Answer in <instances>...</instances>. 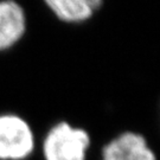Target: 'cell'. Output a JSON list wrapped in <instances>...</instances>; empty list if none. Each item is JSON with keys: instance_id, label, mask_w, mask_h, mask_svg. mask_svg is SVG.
<instances>
[{"instance_id": "6da1fadb", "label": "cell", "mask_w": 160, "mask_h": 160, "mask_svg": "<svg viewBox=\"0 0 160 160\" xmlns=\"http://www.w3.org/2000/svg\"><path fill=\"white\" fill-rule=\"evenodd\" d=\"M92 146V135L84 127L67 120L53 123L40 143L44 160H87Z\"/></svg>"}, {"instance_id": "7a4b0ae2", "label": "cell", "mask_w": 160, "mask_h": 160, "mask_svg": "<svg viewBox=\"0 0 160 160\" xmlns=\"http://www.w3.org/2000/svg\"><path fill=\"white\" fill-rule=\"evenodd\" d=\"M36 149L31 123L17 113H0V160H28Z\"/></svg>"}, {"instance_id": "3957f363", "label": "cell", "mask_w": 160, "mask_h": 160, "mask_svg": "<svg viewBox=\"0 0 160 160\" xmlns=\"http://www.w3.org/2000/svg\"><path fill=\"white\" fill-rule=\"evenodd\" d=\"M101 160H158L147 138L135 131H123L104 143Z\"/></svg>"}, {"instance_id": "277c9868", "label": "cell", "mask_w": 160, "mask_h": 160, "mask_svg": "<svg viewBox=\"0 0 160 160\" xmlns=\"http://www.w3.org/2000/svg\"><path fill=\"white\" fill-rule=\"evenodd\" d=\"M28 13L17 0H0V52L12 50L28 32Z\"/></svg>"}, {"instance_id": "5b68a950", "label": "cell", "mask_w": 160, "mask_h": 160, "mask_svg": "<svg viewBox=\"0 0 160 160\" xmlns=\"http://www.w3.org/2000/svg\"><path fill=\"white\" fill-rule=\"evenodd\" d=\"M43 2L59 22L78 25L92 20L103 7L104 0H43Z\"/></svg>"}]
</instances>
